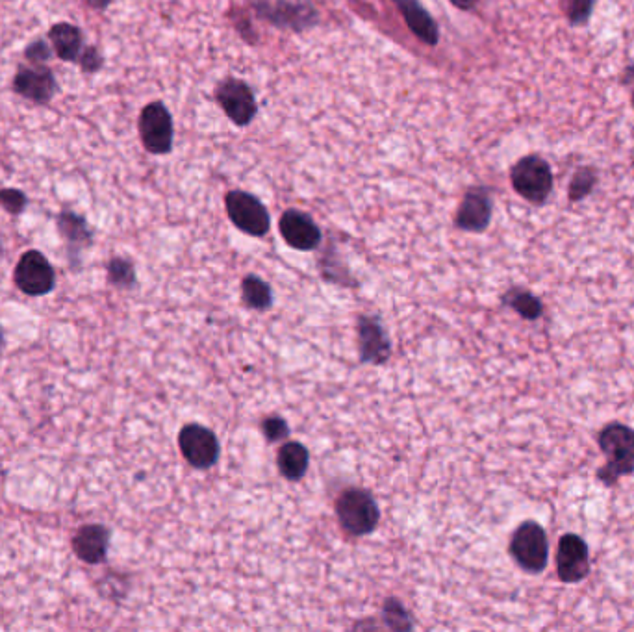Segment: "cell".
<instances>
[{
    "label": "cell",
    "mask_w": 634,
    "mask_h": 632,
    "mask_svg": "<svg viewBox=\"0 0 634 632\" xmlns=\"http://www.w3.org/2000/svg\"><path fill=\"white\" fill-rule=\"evenodd\" d=\"M597 443L607 456V464L597 471V479L607 488L616 486L622 477L634 473V429L623 423H609L599 432Z\"/></svg>",
    "instance_id": "6da1fadb"
},
{
    "label": "cell",
    "mask_w": 634,
    "mask_h": 632,
    "mask_svg": "<svg viewBox=\"0 0 634 632\" xmlns=\"http://www.w3.org/2000/svg\"><path fill=\"white\" fill-rule=\"evenodd\" d=\"M510 555L520 568L529 573H542L549 560V542L540 523L525 521L512 534Z\"/></svg>",
    "instance_id": "7a4b0ae2"
},
{
    "label": "cell",
    "mask_w": 634,
    "mask_h": 632,
    "mask_svg": "<svg viewBox=\"0 0 634 632\" xmlns=\"http://www.w3.org/2000/svg\"><path fill=\"white\" fill-rule=\"evenodd\" d=\"M12 91L36 106H49L60 93V82L49 65L19 64L12 78Z\"/></svg>",
    "instance_id": "3957f363"
},
{
    "label": "cell",
    "mask_w": 634,
    "mask_h": 632,
    "mask_svg": "<svg viewBox=\"0 0 634 632\" xmlns=\"http://www.w3.org/2000/svg\"><path fill=\"white\" fill-rule=\"evenodd\" d=\"M512 186L525 201L544 204L553 191V173L546 160L540 156H525L512 167Z\"/></svg>",
    "instance_id": "277c9868"
},
{
    "label": "cell",
    "mask_w": 634,
    "mask_h": 632,
    "mask_svg": "<svg viewBox=\"0 0 634 632\" xmlns=\"http://www.w3.org/2000/svg\"><path fill=\"white\" fill-rule=\"evenodd\" d=\"M336 514L340 519L343 531L351 536H364L375 531L379 523V508L375 505L373 497L364 490H345L338 497Z\"/></svg>",
    "instance_id": "5b68a950"
},
{
    "label": "cell",
    "mask_w": 634,
    "mask_h": 632,
    "mask_svg": "<svg viewBox=\"0 0 634 632\" xmlns=\"http://www.w3.org/2000/svg\"><path fill=\"white\" fill-rule=\"evenodd\" d=\"M13 282L28 297H43L56 286V271L49 258L36 249L26 251L13 271Z\"/></svg>",
    "instance_id": "8992f818"
},
{
    "label": "cell",
    "mask_w": 634,
    "mask_h": 632,
    "mask_svg": "<svg viewBox=\"0 0 634 632\" xmlns=\"http://www.w3.org/2000/svg\"><path fill=\"white\" fill-rule=\"evenodd\" d=\"M138 128L145 151L162 156L173 149V117L164 102H149L141 110Z\"/></svg>",
    "instance_id": "52a82bcc"
},
{
    "label": "cell",
    "mask_w": 634,
    "mask_h": 632,
    "mask_svg": "<svg viewBox=\"0 0 634 632\" xmlns=\"http://www.w3.org/2000/svg\"><path fill=\"white\" fill-rule=\"evenodd\" d=\"M225 206L230 221L240 228L241 232L262 238L269 232L271 219L266 206L260 203L251 193L245 191H230L225 197Z\"/></svg>",
    "instance_id": "ba28073f"
},
{
    "label": "cell",
    "mask_w": 634,
    "mask_h": 632,
    "mask_svg": "<svg viewBox=\"0 0 634 632\" xmlns=\"http://www.w3.org/2000/svg\"><path fill=\"white\" fill-rule=\"evenodd\" d=\"M178 445L182 455L193 468H212L219 458V442H217L216 434L197 423L186 425L180 430Z\"/></svg>",
    "instance_id": "9c48e42d"
},
{
    "label": "cell",
    "mask_w": 634,
    "mask_h": 632,
    "mask_svg": "<svg viewBox=\"0 0 634 632\" xmlns=\"http://www.w3.org/2000/svg\"><path fill=\"white\" fill-rule=\"evenodd\" d=\"M558 579L566 584H575L590 573V551L588 545L577 534H564L557 547Z\"/></svg>",
    "instance_id": "30bf717a"
},
{
    "label": "cell",
    "mask_w": 634,
    "mask_h": 632,
    "mask_svg": "<svg viewBox=\"0 0 634 632\" xmlns=\"http://www.w3.org/2000/svg\"><path fill=\"white\" fill-rule=\"evenodd\" d=\"M216 97L223 112L229 115L238 127H245L253 121L256 115V101L253 91L245 82L236 78H225L217 88Z\"/></svg>",
    "instance_id": "8fae6325"
},
{
    "label": "cell",
    "mask_w": 634,
    "mask_h": 632,
    "mask_svg": "<svg viewBox=\"0 0 634 632\" xmlns=\"http://www.w3.org/2000/svg\"><path fill=\"white\" fill-rule=\"evenodd\" d=\"M280 234L297 251H314L321 241V230L310 215L288 210L280 217Z\"/></svg>",
    "instance_id": "7c38bea8"
},
{
    "label": "cell",
    "mask_w": 634,
    "mask_h": 632,
    "mask_svg": "<svg viewBox=\"0 0 634 632\" xmlns=\"http://www.w3.org/2000/svg\"><path fill=\"white\" fill-rule=\"evenodd\" d=\"M256 10L277 26L297 30L312 25L316 17L310 8L292 0H256Z\"/></svg>",
    "instance_id": "4fadbf2b"
},
{
    "label": "cell",
    "mask_w": 634,
    "mask_h": 632,
    "mask_svg": "<svg viewBox=\"0 0 634 632\" xmlns=\"http://www.w3.org/2000/svg\"><path fill=\"white\" fill-rule=\"evenodd\" d=\"M110 547V531L104 525H84L73 536V551L82 562L97 566L106 560Z\"/></svg>",
    "instance_id": "5bb4252c"
},
{
    "label": "cell",
    "mask_w": 634,
    "mask_h": 632,
    "mask_svg": "<svg viewBox=\"0 0 634 632\" xmlns=\"http://www.w3.org/2000/svg\"><path fill=\"white\" fill-rule=\"evenodd\" d=\"M47 39L51 43L56 58L65 64L77 65L78 58L86 47L84 30L73 23H67V21L54 23L47 32Z\"/></svg>",
    "instance_id": "9a60e30c"
},
{
    "label": "cell",
    "mask_w": 634,
    "mask_h": 632,
    "mask_svg": "<svg viewBox=\"0 0 634 632\" xmlns=\"http://www.w3.org/2000/svg\"><path fill=\"white\" fill-rule=\"evenodd\" d=\"M492 219V199L484 190L466 193L457 214V227L468 232H482Z\"/></svg>",
    "instance_id": "2e32d148"
},
{
    "label": "cell",
    "mask_w": 634,
    "mask_h": 632,
    "mask_svg": "<svg viewBox=\"0 0 634 632\" xmlns=\"http://www.w3.org/2000/svg\"><path fill=\"white\" fill-rule=\"evenodd\" d=\"M56 227L60 236L64 238L69 253L75 258L80 256V251L91 247L93 230L89 227L88 219L84 215L77 214L73 210H62L56 217Z\"/></svg>",
    "instance_id": "e0dca14e"
},
{
    "label": "cell",
    "mask_w": 634,
    "mask_h": 632,
    "mask_svg": "<svg viewBox=\"0 0 634 632\" xmlns=\"http://www.w3.org/2000/svg\"><path fill=\"white\" fill-rule=\"evenodd\" d=\"M358 336H360V358L364 362L382 364L388 360L392 345H390V340L386 338L381 325L375 319L360 317Z\"/></svg>",
    "instance_id": "ac0fdd59"
},
{
    "label": "cell",
    "mask_w": 634,
    "mask_h": 632,
    "mask_svg": "<svg viewBox=\"0 0 634 632\" xmlns=\"http://www.w3.org/2000/svg\"><path fill=\"white\" fill-rule=\"evenodd\" d=\"M399 12L403 13L406 25L423 43L434 47L438 43V25L432 21L429 12L419 4V0H395Z\"/></svg>",
    "instance_id": "d6986e66"
},
{
    "label": "cell",
    "mask_w": 634,
    "mask_h": 632,
    "mask_svg": "<svg viewBox=\"0 0 634 632\" xmlns=\"http://www.w3.org/2000/svg\"><path fill=\"white\" fill-rule=\"evenodd\" d=\"M308 462H310V456H308L305 445L288 442L280 447L277 464H279L280 473L284 479H288V481L303 479L306 469H308Z\"/></svg>",
    "instance_id": "ffe728a7"
},
{
    "label": "cell",
    "mask_w": 634,
    "mask_h": 632,
    "mask_svg": "<svg viewBox=\"0 0 634 632\" xmlns=\"http://www.w3.org/2000/svg\"><path fill=\"white\" fill-rule=\"evenodd\" d=\"M241 291H243V301L254 310H267L271 303H273V295H271V288L267 286L266 282L254 275L245 277L241 282Z\"/></svg>",
    "instance_id": "44dd1931"
},
{
    "label": "cell",
    "mask_w": 634,
    "mask_h": 632,
    "mask_svg": "<svg viewBox=\"0 0 634 632\" xmlns=\"http://www.w3.org/2000/svg\"><path fill=\"white\" fill-rule=\"evenodd\" d=\"M503 301H505L512 310H516L521 317H525V319H529V321L538 319V317L542 316V312H544V306L540 303V299L534 297L533 293H529V291L510 290L507 295H505Z\"/></svg>",
    "instance_id": "7402d4cb"
},
{
    "label": "cell",
    "mask_w": 634,
    "mask_h": 632,
    "mask_svg": "<svg viewBox=\"0 0 634 632\" xmlns=\"http://www.w3.org/2000/svg\"><path fill=\"white\" fill-rule=\"evenodd\" d=\"M108 280L117 288H130L136 282V269L127 258H112L108 264Z\"/></svg>",
    "instance_id": "603a6c76"
},
{
    "label": "cell",
    "mask_w": 634,
    "mask_h": 632,
    "mask_svg": "<svg viewBox=\"0 0 634 632\" xmlns=\"http://www.w3.org/2000/svg\"><path fill=\"white\" fill-rule=\"evenodd\" d=\"M28 195L25 191L19 190V188H0V208L6 212V214L23 215L28 208Z\"/></svg>",
    "instance_id": "cb8c5ba5"
},
{
    "label": "cell",
    "mask_w": 634,
    "mask_h": 632,
    "mask_svg": "<svg viewBox=\"0 0 634 632\" xmlns=\"http://www.w3.org/2000/svg\"><path fill=\"white\" fill-rule=\"evenodd\" d=\"M56 54L52 51L51 43L47 38L32 39L23 51V60L26 64L49 65Z\"/></svg>",
    "instance_id": "d4e9b609"
},
{
    "label": "cell",
    "mask_w": 634,
    "mask_h": 632,
    "mask_svg": "<svg viewBox=\"0 0 634 632\" xmlns=\"http://www.w3.org/2000/svg\"><path fill=\"white\" fill-rule=\"evenodd\" d=\"M78 69L82 71V75L93 76L97 73H101L102 67H104V54L97 45H88L84 47V51L78 58Z\"/></svg>",
    "instance_id": "484cf974"
},
{
    "label": "cell",
    "mask_w": 634,
    "mask_h": 632,
    "mask_svg": "<svg viewBox=\"0 0 634 632\" xmlns=\"http://www.w3.org/2000/svg\"><path fill=\"white\" fill-rule=\"evenodd\" d=\"M594 184H596L594 171H590V169L579 171L571 180L570 201H581V199H584L592 191Z\"/></svg>",
    "instance_id": "4316f807"
},
{
    "label": "cell",
    "mask_w": 634,
    "mask_h": 632,
    "mask_svg": "<svg viewBox=\"0 0 634 632\" xmlns=\"http://www.w3.org/2000/svg\"><path fill=\"white\" fill-rule=\"evenodd\" d=\"M592 8H594V0H570L566 12H568L571 25L586 23L590 13H592Z\"/></svg>",
    "instance_id": "83f0119b"
},
{
    "label": "cell",
    "mask_w": 634,
    "mask_h": 632,
    "mask_svg": "<svg viewBox=\"0 0 634 632\" xmlns=\"http://www.w3.org/2000/svg\"><path fill=\"white\" fill-rule=\"evenodd\" d=\"M262 430H264V434H266V438L269 442H279V440L288 438V434H290V429H288L286 421L277 418V416L267 418L266 421H264V425H262Z\"/></svg>",
    "instance_id": "f1b7e54d"
},
{
    "label": "cell",
    "mask_w": 634,
    "mask_h": 632,
    "mask_svg": "<svg viewBox=\"0 0 634 632\" xmlns=\"http://www.w3.org/2000/svg\"><path fill=\"white\" fill-rule=\"evenodd\" d=\"M80 2L93 12H106L114 0H80Z\"/></svg>",
    "instance_id": "f546056e"
},
{
    "label": "cell",
    "mask_w": 634,
    "mask_h": 632,
    "mask_svg": "<svg viewBox=\"0 0 634 632\" xmlns=\"http://www.w3.org/2000/svg\"><path fill=\"white\" fill-rule=\"evenodd\" d=\"M460 10H471L479 0H451Z\"/></svg>",
    "instance_id": "4dcf8cb0"
},
{
    "label": "cell",
    "mask_w": 634,
    "mask_h": 632,
    "mask_svg": "<svg viewBox=\"0 0 634 632\" xmlns=\"http://www.w3.org/2000/svg\"><path fill=\"white\" fill-rule=\"evenodd\" d=\"M4 347V330L0 327V349Z\"/></svg>",
    "instance_id": "1f68e13d"
},
{
    "label": "cell",
    "mask_w": 634,
    "mask_h": 632,
    "mask_svg": "<svg viewBox=\"0 0 634 632\" xmlns=\"http://www.w3.org/2000/svg\"><path fill=\"white\" fill-rule=\"evenodd\" d=\"M633 102H634V93H633Z\"/></svg>",
    "instance_id": "d6a6232c"
}]
</instances>
